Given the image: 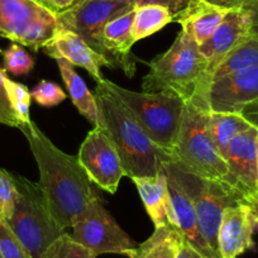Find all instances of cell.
<instances>
[{
	"instance_id": "cell-1",
	"label": "cell",
	"mask_w": 258,
	"mask_h": 258,
	"mask_svg": "<svg viewBox=\"0 0 258 258\" xmlns=\"http://www.w3.org/2000/svg\"><path fill=\"white\" fill-rule=\"evenodd\" d=\"M29 143L39 170L41 186L54 220L68 230L99 198L78 156L62 152L34 121L19 128Z\"/></svg>"
},
{
	"instance_id": "cell-2",
	"label": "cell",
	"mask_w": 258,
	"mask_h": 258,
	"mask_svg": "<svg viewBox=\"0 0 258 258\" xmlns=\"http://www.w3.org/2000/svg\"><path fill=\"white\" fill-rule=\"evenodd\" d=\"M94 95L126 177L132 180L156 176L162 172L166 163L176 162L175 157L156 145L125 105L100 83L96 84Z\"/></svg>"
},
{
	"instance_id": "cell-3",
	"label": "cell",
	"mask_w": 258,
	"mask_h": 258,
	"mask_svg": "<svg viewBox=\"0 0 258 258\" xmlns=\"http://www.w3.org/2000/svg\"><path fill=\"white\" fill-rule=\"evenodd\" d=\"M212 75L207 59L192 36L181 29L172 46L150 62L143 78L145 93L172 91L183 101L208 104Z\"/></svg>"
},
{
	"instance_id": "cell-4",
	"label": "cell",
	"mask_w": 258,
	"mask_h": 258,
	"mask_svg": "<svg viewBox=\"0 0 258 258\" xmlns=\"http://www.w3.org/2000/svg\"><path fill=\"white\" fill-rule=\"evenodd\" d=\"M17 195L13 214L4 220L32 258H47L49 249L66 230L54 220L38 182L13 173Z\"/></svg>"
},
{
	"instance_id": "cell-5",
	"label": "cell",
	"mask_w": 258,
	"mask_h": 258,
	"mask_svg": "<svg viewBox=\"0 0 258 258\" xmlns=\"http://www.w3.org/2000/svg\"><path fill=\"white\" fill-rule=\"evenodd\" d=\"M209 115V105L186 101L172 155L176 163L187 172L227 182L228 166L210 136Z\"/></svg>"
},
{
	"instance_id": "cell-6",
	"label": "cell",
	"mask_w": 258,
	"mask_h": 258,
	"mask_svg": "<svg viewBox=\"0 0 258 258\" xmlns=\"http://www.w3.org/2000/svg\"><path fill=\"white\" fill-rule=\"evenodd\" d=\"M100 84L125 105L156 145L172 155L185 108L177 94L167 90L136 93L106 79Z\"/></svg>"
},
{
	"instance_id": "cell-7",
	"label": "cell",
	"mask_w": 258,
	"mask_h": 258,
	"mask_svg": "<svg viewBox=\"0 0 258 258\" xmlns=\"http://www.w3.org/2000/svg\"><path fill=\"white\" fill-rule=\"evenodd\" d=\"M171 165L192 200L198 225L203 237L210 248L219 254L218 234L223 213L228 207L247 203V200L224 181H212L198 177L183 170L178 163L171 162Z\"/></svg>"
},
{
	"instance_id": "cell-8",
	"label": "cell",
	"mask_w": 258,
	"mask_h": 258,
	"mask_svg": "<svg viewBox=\"0 0 258 258\" xmlns=\"http://www.w3.org/2000/svg\"><path fill=\"white\" fill-rule=\"evenodd\" d=\"M58 29L57 14L41 0H0V37L38 51Z\"/></svg>"
},
{
	"instance_id": "cell-9",
	"label": "cell",
	"mask_w": 258,
	"mask_h": 258,
	"mask_svg": "<svg viewBox=\"0 0 258 258\" xmlns=\"http://www.w3.org/2000/svg\"><path fill=\"white\" fill-rule=\"evenodd\" d=\"M71 237L98 257L100 254H126L137 243L126 234L110 213L104 208L100 198L89 204L84 214L71 227Z\"/></svg>"
},
{
	"instance_id": "cell-10",
	"label": "cell",
	"mask_w": 258,
	"mask_h": 258,
	"mask_svg": "<svg viewBox=\"0 0 258 258\" xmlns=\"http://www.w3.org/2000/svg\"><path fill=\"white\" fill-rule=\"evenodd\" d=\"M135 4H124L113 0H85L75 8L57 16L59 27L80 36L96 53L100 54L109 68L116 69L113 57L104 44L103 31L113 17L128 11Z\"/></svg>"
},
{
	"instance_id": "cell-11",
	"label": "cell",
	"mask_w": 258,
	"mask_h": 258,
	"mask_svg": "<svg viewBox=\"0 0 258 258\" xmlns=\"http://www.w3.org/2000/svg\"><path fill=\"white\" fill-rule=\"evenodd\" d=\"M78 158L91 182L106 192H116L125 173L118 151L106 131L96 126L90 131L80 146Z\"/></svg>"
},
{
	"instance_id": "cell-12",
	"label": "cell",
	"mask_w": 258,
	"mask_h": 258,
	"mask_svg": "<svg viewBox=\"0 0 258 258\" xmlns=\"http://www.w3.org/2000/svg\"><path fill=\"white\" fill-rule=\"evenodd\" d=\"M258 129L250 126L230 143L224 160L228 166L227 183L249 203L257 187Z\"/></svg>"
},
{
	"instance_id": "cell-13",
	"label": "cell",
	"mask_w": 258,
	"mask_h": 258,
	"mask_svg": "<svg viewBox=\"0 0 258 258\" xmlns=\"http://www.w3.org/2000/svg\"><path fill=\"white\" fill-rule=\"evenodd\" d=\"M258 99V66L214 79L208 93L212 113L240 114Z\"/></svg>"
},
{
	"instance_id": "cell-14",
	"label": "cell",
	"mask_w": 258,
	"mask_h": 258,
	"mask_svg": "<svg viewBox=\"0 0 258 258\" xmlns=\"http://www.w3.org/2000/svg\"><path fill=\"white\" fill-rule=\"evenodd\" d=\"M258 217L247 203L228 207L223 213L218 234V249L222 258H238L254 247L253 234Z\"/></svg>"
},
{
	"instance_id": "cell-15",
	"label": "cell",
	"mask_w": 258,
	"mask_h": 258,
	"mask_svg": "<svg viewBox=\"0 0 258 258\" xmlns=\"http://www.w3.org/2000/svg\"><path fill=\"white\" fill-rule=\"evenodd\" d=\"M248 37H250L249 13L242 7L229 9L212 37L199 46L209 66L212 80L213 74L220 62Z\"/></svg>"
},
{
	"instance_id": "cell-16",
	"label": "cell",
	"mask_w": 258,
	"mask_h": 258,
	"mask_svg": "<svg viewBox=\"0 0 258 258\" xmlns=\"http://www.w3.org/2000/svg\"><path fill=\"white\" fill-rule=\"evenodd\" d=\"M166 176H167L168 190L172 200L173 213H175V227L182 234L183 240L195 250L200 253L204 258H222L218 253L210 248L198 225V218L194 209L192 200L187 194L186 188L178 180L177 175L173 171L172 165L166 163L163 166Z\"/></svg>"
},
{
	"instance_id": "cell-17",
	"label": "cell",
	"mask_w": 258,
	"mask_h": 258,
	"mask_svg": "<svg viewBox=\"0 0 258 258\" xmlns=\"http://www.w3.org/2000/svg\"><path fill=\"white\" fill-rule=\"evenodd\" d=\"M42 51L52 58H63L74 66L85 69L96 83L104 80L101 68H109L108 62L96 53L80 36L62 27H59L51 41L42 47Z\"/></svg>"
},
{
	"instance_id": "cell-18",
	"label": "cell",
	"mask_w": 258,
	"mask_h": 258,
	"mask_svg": "<svg viewBox=\"0 0 258 258\" xmlns=\"http://www.w3.org/2000/svg\"><path fill=\"white\" fill-rule=\"evenodd\" d=\"M135 9L136 6L113 17L103 31L104 44L113 57L115 68L120 69L129 78L136 74V59L132 53V46L136 43L132 37Z\"/></svg>"
},
{
	"instance_id": "cell-19",
	"label": "cell",
	"mask_w": 258,
	"mask_h": 258,
	"mask_svg": "<svg viewBox=\"0 0 258 258\" xmlns=\"http://www.w3.org/2000/svg\"><path fill=\"white\" fill-rule=\"evenodd\" d=\"M155 228L175 224V213L165 170L156 176L132 178Z\"/></svg>"
},
{
	"instance_id": "cell-20",
	"label": "cell",
	"mask_w": 258,
	"mask_h": 258,
	"mask_svg": "<svg viewBox=\"0 0 258 258\" xmlns=\"http://www.w3.org/2000/svg\"><path fill=\"white\" fill-rule=\"evenodd\" d=\"M229 9L213 4L208 0H192L173 22L181 24L182 31L194 37L198 44H203L212 37Z\"/></svg>"
},
{
	"instance_id": "cell-21",
	"label": "cell",
	"mask_w": 258,
	"mask_h": 258,
	"mask_svg": "<svg viewBox=\"0 0 258 258\" xmlns=\"http://www.w3.org/2000/svg\"><path fill=\"white\" fill-rule=\"evenodd\" d=\"M56 62L61 73L62 80L69 90V95L79 113L85 116L96 128L106 131L105 120L99 109L95 95L90 93L81 76L74 69V64L63 58H56Z\"/></svg>"
},
{
	"instance_id": "cell-22",
	"label": "cell",
	"mask_w": 258,
	"mask_h": 258,
	"mask_svg": "<svg viewBox=\"0 0 258 258\" xmlns=\"http://www.w3.org/2000/svg\"><path fill=\"white\" fill-rule=\"evenodd\" d=\"M183 243L182 234L175 225H161L147 240L126 252L125 255L129 258H177Z\"/></svg>"
},
{
	"instance_id": "cell-23",
	"label": "cell",
	"mask_w": 258,
	"mask_h": 258,
	"mask_svg": "<svg viewBox=\"0 0 258 258\" xmlns=\"http://www.w3.org/2000/svg\"><path fill=\"white\" fill-rule=\"evenodd\" d=\"M250 124L240 114L212 113L209 115V132L215 147L223 158L225 157L232 141L239 133L250 128Z\"/></svg>"
},
{
	"instance_id": "cell-24",
	"label": "cell",
	"mask_w": 258,
	"mask_h": 258,
	"mask_svg": "<svg viewBox=\"0 0 258 258\" xmlns=\"http://www.w3.org/2000/svg\"><path fill=\"white\" fill-rule=\"evenodd\" d=\"M171 22H173V16L165 7L156 4L136 7L132 27L133 41L137 42L152 36Z\"/></svg>"
},
{
	"instance_id": "cell-25",
	"label": "cell",
	"mask_w": 258,
	"mask_h": 258,
	"mask_svg": "<svg viewBox=\"0 0 258 258\" xmlns=\"http://www.w3.org/2000/svg\"><path fill=\"white\" fill-rule=\"evenodd\" d=\"M258 66V38L250 36L244 42L235 47L219 63L213 74L214 79L223 78L230 74L239 73ZM212 80V81H213Z\"/></svg>"
},
{
	"instance_id": "cell-26",
	"label": "cell",
	"mask_w": 258,
	"mask_h": 258,
	"mask_svg": "<svg viewBox=\"0 0 258 258\" xmlns=\"http://www.w3.org/2000/svg\"><path fill=\"white\" fill-rule=\"evenodd\" d=\"M4 84H6L7 93H8L9 100H11L12 106L14 109V113L18 116L22 125L29 123L31 121L29 109H31L32 95L29 93L28 88L23 84L13 81L7 75L4 78Z\"/></svg>"
},
{
	"instance_id": "cell-27",
	"label": "cell",
	"mask_w": 258,
	"mask_h": 258,
	"mask_svg": "<svg viewBox=\"0 0 258 258\" xmlns=\"http://www.w3.org/2000/svg\"><path fill=\"white\" fill-rule=\"evenodd\" d=\"M4 59L6 73H11L16 76L27 75L34 68V59L19 43H12L7 49L0 52Z\"/></svg>"
},
{
	"instance_id": "cell-28",
	"label": "cell",
	"mask_w": 258,
	"mask_h": 258,
	"mask_svg": "<svg viewBox=\"0 0 258 258\" xmlns=\"http://www.w3.org/2000/svg\"><path fill=\"white\" fill-rule=\"evenodd\" d=\"M47 258H96V255L66 232L54 242Z\"/></svg>"
},
{
	"instance_id": "cell-29",
	"label": "cell",
	"mask_w": 258,
	"mask_h": 258,
	"mask_svg": "<svg viewBox=\"0 0 258 258\" xmlns=\"http://www.w3.org/2000/svg\"><path fill=\"white\" fill-rule=\"evenodd\" d=\"M17 195L18 191L14 182L13 173L0 168V218L3 220L9 219L13 214Z\"/></svg>"
},
{
	"instance_id": "cell-30",
	"label": "cell",
	"mask_w": 258,
	"mask_h": 258,
	"mask_svg": "<svg viewBox=\"0 0 258 258\" xmlns=\"http://www.w3.org/2000/svg\"><path fill=\"white\" fill-rule=\"evenodd\" d=\"M32 99L42 106H54L66 99V94L57 84L52 81H41L31 91Z\"/></svg>"
},
{
	"instance_id": "cell-31",
	"label": "cell",
	"mask_w": 258,
	"mask_h": 258,
	"mask_svg": "<svg viewBox=\"0 0 258 258\" xmlns=\"http://www.w3.org/2000/svg\"><path fill=\"white\" fill-rule=\"evenodd\" d=\"M0 249L4 258H32L2 218H0Z\"/></svg>"
},
{
	"instance_id": "cell-32",
	"label": "cell",
	"mask_w": 258,
	"mask_h": 258,
	"mask_svg": "<svg viewBox=\"0 0 258 258\" xmlns=\"http://www.w3.org/2000/svg\"><path fill=\"white\" fill-rule=\"evenodd\" d=\"M4 78H6V71L0 69V124L19 129L22 126V123L14 113V109L9 100Z\"/></svg>"
},
{
	"instance_id": "cell-33",
	"label": "cell",
	"mask_w": 258,
	"mask_h": 258,
	"mask_svg": "<svg viewBox=\"0 0 258 258\" xmlns=\"http://www.w3.org/2000/svg\"><path fill=\"white\" fill-rule=\"evenodd\" d=\"M192 0H136V7L147 6V4H156L167 8L175 18L178 13L183 11Z\"/></svg>"
},
{
	"instance_id": "cell-34",
	"label": "cell",
	"mask_w": 258,
	"mask_h": 258,
	"mask_svg": "<svg viewBox=\"0 0 258 258\" xmlns=\"http://www.w3.org/2000/svg\"><path fill=\"white\" fill-rule=\"evenodd\" d=\"M41 2L49 11H52L54 14L58 16V14L75 8L79 4L84 3L85 0H41Z\"/></svg>"
},
{
	"instance_id": "cell-35",
	"label": "cell",
	"mask_w": 258,
	"mask_h": 258,
	"mask_svg": "<svg viewBox=\"0 0 258 258\" xmlns=\"http://www.w3.org/2000/svg\"><path fill=\"white\" fill-rule=\"evenodd\" d=\"M242 8H244L249 13L250 36L258 38V0H244Z\"/></svg>"
},
{
	"instance_id": "cell-36",
	"label": "cell",
	"mask_w": 258,
	"mask_h": 258,
	"mask_svg": "<svg viewBox=\"0 0 258 258\" xmlns=\"http://www.w3.org/2000/svg\"><path fill=\"white\" fill-rule=\"evenodd\" d=\"M240 115L248 121L252 126L258 129V99L253 103L248 104L244 109L242 110Z\"/></svg>"
},
{
	"instance_id": "cell-37",
	"label": "cell",
	"mask_w": 258,
	"mask_h": 258,
	"mask_svg": "<svg viewBox=\"0 0 258 258\" xmlns=\"http://www.w3.org/2000/svg\"><path fill=\"white\" fill-rule=\"evenodd\" d=\"M177 258H204L202 254H200L198 250L194 249L190 244L187 243H183L182 248H181L180 253H178V257Z\"/></svg>"
},
{
	"instance_id": "cell-38",
	"label": "cell",
	"mask_w": 258,
	"mask_h": 258,
	"mask_svg": "<svg viewBox=\"0 0 258 258\" xmlns=\"http://www.w3.org/2000/svg\"><path fill=\"white\" fill-rule=\"evenodd\" d=\"M208 2H210V3L213 4H217V6L224 7V8L232 9V8H239V7H242L244 0H208Z\"/></svg>"
},
{
	"instance_id": "cell-39",
	"label": "cell",
	"mask_w": 258,
	"mask_h": 258,
	"mask_svg": "<svg viewBox=\"0 0 258 258\" xmlns=\"http://www.w3.org/2000/svg\"><path fill=\"white\" fill-rule=\"evenodd\" d=\"M248 204H249L250 207H252V209L254 210V213H255V214H257V217H258V190L255 191L254 195H253V197L250 198L249 203H248Z\"/></svg>"
},
{
	"instance_id": "cell-40",
	"label": "cell",
	"mask_w": 258,
	"mask_h": 258,
	"mask_svg": "<svg viewBox=\"0 0 258 258\" xmlns=\"http://www.w3.org/2000/svg\"><path fill=\"white\" fill-rule=\"evenodd\" d=\"M113 2H118V3H124V4H135L136 3V0H113Z\"/></svg>"
},
{
	"instance_id": "cell-41",
	"label": "cell",
	"mask_w": 258,
	"mask_h": 258,
	"mask_svg": "<svg viewBox=\"0 0 258 258\" xmlns=\"http://www.w3.org/2000/svg\"><path fill=\"white\" fill-rule=\"evenodd\" d=\"M257 187H258V142H257Z\"/></svg>"
},
{
	"instance_id": "cell-42",
	"label": "cell",
	"mask_w": 258,
	"mask_h": 258,
	"mask_svg": "<svg viewBox=\"0 0 258 258\" xmlns=\"http://www.w3.org/2000/svg\"><path fill=\"white\" fill-rule=\"evenodd\" d=\"M0 258H4V255H3V253H2V249H0Z\"/></svg>"
}]
</instances>
